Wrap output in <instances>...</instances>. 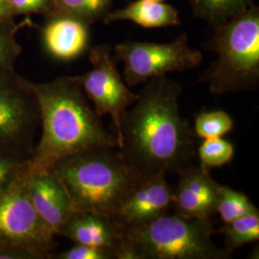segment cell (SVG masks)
<instances>
[{
  "label": "cell",
  "instance_id": "obj_1",
  "mask_svg": "<svg viewBox=\"0 0 259 259\" xmlns=\"http://www.w3.org/2000/svg\"><path fill=\"white\" fill-rule=\"evenodd\" d=\"M182 92L167 76L151 79L122 115L118 150L139 179L180 173L192 164L196 136L180 111Z\"/></svg>",
  "mask_w": 259,
  "mask_h": 259
},
{
  "label": "cell",
  "instance_id": "obj_2",
  "mask_svg": "<svg viewBox=\"0 0 259 259\" xmlns=\"http://www.w3.org/2000/svg\"><path fill=\"white\" fill-rule=\"evenodd\" d=\"M29 83L41 125V137L29 160L32 168L49 170L59 160L83 151L118 148L116 137L104 128L77 76Z\"/></svg>",
  "mask_w": 259,
  "mask_h": 259
},
{
  "label": "cell",
  "instance_id": "obj_3",
  "mask_svg": "<svg viewBox=\"0 0 259 259\" xmlns=\"http://www.w3.org/2000/svg\"><path fill=\"white\" fill-rule=\"evenodd\" d=\"M115 149L83 151L59 160L50 169L64 185L74 212L115 217L139 180Z\"/></svg>",
  "mask_w": 259,
  "mask_h": 259
},
{
  "label": "cell",
  "instance_id": "obj_4",
  "mask_svg": "<svg viewBox=\"0 0 259 259\" xmlns=\"http://www.w3.org/2000/svg\"><path fill=\"white\" fill-rule=\"evenodd\" d=\"M214 28L205 49L217 54L201 77L214 95L254 91L259 85V8L249 9Z\"/></svg>",
  "mask_w": 259,
  "mask_h": 259
},
{
  "label": "cell",
  "instance_id": "obj_5",
  "mask_svg": "<svg viewBox=\"0 0 259 259\" xmlns=\"http://www.w3.org/2000/svg\"><path fill=\"white\" fill-rule=\"evenodd\" d=\"M208 219L164 213L124 229L120 259H228L226 249L212 241Z\"/></svg>",
  "mask_w": 259,
  "mask_h": 259
},
{
  "label": "cell",
  "instance_id": "obj_6",
  "mask_svg": "<svg viewBox=\"0 0 259 259\" xmlns=\"http://www.w3.org/2000/svg\"><path fill=\"white\" fill-rule=\"evenodd\" d=\"M30 160V159H29ZM30 164L0 191V245H13L50 258L55 234L38 216L29 195Z\"/></svg>",
  "mask_w": 259,
  "mask_h": 259
},
{
  "label": "cell",
  "instance_id": "obj_7",
  "mask_svg": "<svg viewBox=\"0 0 259 259\" xmlns=\"http://www.w3.org/2000/svg\"><path fill=\"white\" fill-rule=\"evenodd\" d=\"M112 50L116 62L123 64L125 83L129 88L172 72L193 69L204 59L201 51L190 47L186 34L164 44L127 40Z\"/></svg>",
  "mask_w": 259,
  "mask_h": 259
},
{
  "label": "cell",
  "instance_id": "obj_8",
  "mask_svg": "<svg viewBox=\"0 0 259 259\" xmlns=\"http://www.w3.org/2000/svg\"><path fill=\"white\" fill-rule=\"evenodd\" d=\"M38 125L37 99L29 81L15 69L0 70V151L30 158Z\"/></svg>",
  "mask_w": 259,
  "mask_h": 259
},
{
  "label": "cell",
  "instance_id": "obj_9",
  "mask_svg": "<svg viewBox=\"0 0 259 259\" xmlns=\"http://www.w3.org/2000/svg\"><path fill=\"white\" fill-rule=\"evenodd\" d=\"M110 45L93 47L90 52L93 68L77 76L88 99L93 102L94 111L102 118L110 115L116 131V139L120 142L121 118L123 113L138 99L139 94L130 91L117 67Z\"/></svg>",
  "mask_w": 259,
  "mask_h": 259
},
{
  "label": "cell",
  "instance_id": "obj_10",
  "mask_svg": "<svg viewBox=\"0 0 259 259\" xmlns=\"http://www.w3.org/2000/svg\"><path fill=\"white\" fill-rule=\"evenodd\" d=\"M173 205V187L165 175L140 178L120 204L114 219L125 228L149 222Z\"/></svg>",
  "mask_w": 259,
  "mask_h": 259
},
{
  "label": "cell",
  "instance_id": "obj_11",
  "mask_svg": "<svg viewBox=\"0 0 259 259\" xmlns=\"http://www.w3.org/2000/svg\"><path fill=\"white\" fill-rule=\"evenodd\" d=\"M178 174L180 179L173 188L172 208L185 217L208 219L215 213L220 186L213 180L209 169L191 164Z\"/></svg>",
  "mask_w": 259,
  "mask_h": 259
},
{
  "label": "cell",
  "instance_id": "obj_12",
  "mask_svg": "<svg viewBox=\"0 0 259 259\" xmlns=\"http://www.w3.org/2000/svg\"><path fill=\"white\" fill-rule=\"evenodd\" d=\"M29 195L40 219L55 235L59 234L74 212L64 185L50 169L30 165Z\"/></svg>",
  "mask_w": 259,
  "mask_h": 259
},
{
  "label": "cell",
  "instance_id": "obj_13",
  "mask_svg": "<svg viewBox=\"0 0 259 259\" xmlns=\"http://www.w3.org/2000/svg\"><path fill=\"white\" fill-rule=\"evenodd\" d=\"M124 228L114 218L92 212H73L58 235L75 244L108 250L121 258Z\"/></svg>",
  "mask_w": 259,
  "mask_h": 259
},
{
  "label": "cell",
  "instance_id": "obj_14",
  "mask_svg": "<svg viewBox=\"0 0 259 259\" xmlns=\"http://www.w3.org/2000/svg\"><path fill=\"white\" fill-rule=\"evenodd\" d=\"M42 29L47 53L59 61H71L82 55L90 42L89 25L79 19L54 16Z\"/></svg>",
  "mask_w": 259,
  "mask_h": 259
},
{
  "label": "cell",
  "instance_id": "obj_15",
  "mask_svg": "<svg viewBox=\"0 0 259 259\" xmlns=\"http://www.w3.org/2000/svg\"><path fill=\"white\" fill-rule=\"evenodd\" d=\"M103 21L105 24L131 21L144 28L170 27L181 24L180 13L174 6L151 0L133 1L120 9L110 11Z\"/></svg>",
  "mask_w": 259,
  "mask_h": 259
},
{
  "label": "cell",
  "instance_id": "obj_16",
  "mask_svg": "<svg viewBox=\"0 0 259 259\" xmlns=\"http://www.w3.org/2000/svg\"><path fill=\"white\" fill-rule=\"evenodd\" d=\"M195 17L215 27L236 17L253 4L251 0H189Z\"/></svg>",
  "mask_w": 259,
  "mask_h": 259
},
{
  "label": "cell",
  "instance_id": "obj_17",
  "mask_svg": "<svg viewBox=\"0 0 259 259\" xmlns=\"http://www.w3.org/2000/svg\"><path fill=\"white\" fill-rule=\"evenodd\" d=\"M113 0H53L54 16H66L91 25L111 11ZM53 16V17H54Z\"/></svg>",
  "mask_w": 259,
  "mask_h": 259
},
{
  "label": "cell",
  "instance_id": "obj_18",
  "mask_svg": "<svg viewBox=\"0 0 259 259\" xmlns=\"http://www.w3.org/2000/svg\"><path fill=\"white\" fill-rule=\"evenodd\" d=\"M220 232L225 236V249L231 254L246 244L258 241L259 211L225 223Z\"/></svg>",
  "mask_w": 259,
  "mask_h": 259
},
{
  "label": "cell",
  "instance_id": "obj_19",
  "mask_svg": "<svg viewBox=\"0 0 259 259\" xmlns=\"http://www.w3.org/2000/svg\"><path fill=\"white\" fill-rule=\"evenodd\" d=\"M254 212H258V209L247 195L220 185L215 213L219 214L224 224Z\"/></svg>",
  "mask_w": 259,
  "mask_h": 259
},
{
  "label": "cell",
  "instance_id": "obj_20",
  "mask_svg": "<svg viewBox=\"0 0 259 259\" xmlns=\"http://www.w3.org/2000/svg\"><path fill=\"white\" fill-rule=\"evenodd\" d=\"M234 128L232 116L224 111H201L195 118V136L199 139L223 138Z\"/></svg>",
  "mask_w": 259,
  "mask_h": 259
},
{
  "label": "cell",
  "instance_id": "obj_21",
  "mask_svg": "<svg viewBox=\"0 0 259 259\" xmlns=\"http://www.w3.org/2000/svg\"><path fill=\"white\" fill-rule=\"evenodd\" d=\"M234 153L235 149L232 142L223 138L204 139L197 149L201 165L207 169L222 167L230 163L234 157Z\"/></svg>",
  "mask_w": 259,
  "mask_h": 259
},
{
  "label": "cell",
  "instance_id": "obj_22",
  "mask_svg": "<svg viewBox=\"0 0 259 259\" xmlns=\"http://www.w3.org/2000/svg\"><path fill=\"white\" fill-rule=\"evenodd\" d=\"M13 23L0 21V70L14 69L22 50L16 37L17 27Z\"/></svg>",
  "mask_w": 259,
  "mask_h": 259
},
{
  "label": "cell",
  "instance_id": "obj_23",
  "mask_svg": "<svg viewBox=\"0 0 259 259\" xmlns=\"http://www.w3.org/2000/svg\"><path fill=\"white\" fill-rule=\"evenodd\" d=\"M29 157L0 151V191L10 185L27 165Z\"/></svg>",
  "mask_w": 259,
  "mask_h": 259
},
{
  "label": "cell",
  "instance_id": "obj_24",
  "mask_svg": "<svg viewBox=\"0 0 259 259\" xmlns=\"http://www.w3.org/2000/svg\"><path fill=\"white\" fill-rule=\"evenodd\" d=\"M9 2L14 17L25 14H41L49 18L54 16L53 0H9Z\"/></svg>",
  "mask_w": 259,
  "mask_h": 259
},
{
  "label": "cell",
  "instance_id": "obj_25",
  "mask_svg": "<svg viewBox=\"0 0 259 259\" xmlns=\"http://www.w3.org/2000/svg\"><path fill=\"white\" fill-rule=\"evenodd\" d=\"M51 255H55L51 258L57 259H114L113 255L108 250L75 243L68 250Z\"/></svg>",
  "mask_w": 259,
  "mask_h": 259
},
{
  "label": "cell",
  "instance_id": "obj_26",
  "mask_svg": "<svg viewBox=\"0 0 259 259\" xmlns=\"http://www.w3.org/2000/svg\"><path fill=\"white\" fill-rule=\"evenodd\" d=\"M0 259H40L37 253L13 245H0Z\"/></svg>",
  "mask_w": 259,
  "mask_h": 259
},
{
  "label": "cell",
  "instance_id": "obj_27",
  "mask_svg": "<svg viewBox=\"0 0 259 259\" xmlns=\"http://www.w3.org/2000/svg\"><path fill=\"white\" fill-rule=\"evenodd\" d=\"M13 18L9 0H0V21H13Z\"/></svg>",
  "mask_w": 259,
  "mask_h": 259
},
{
  "label": "cell",
  "instance_id": "obj_28",
  "mask_svg": "<svg viewBox=\"0 0 259 259\" xmlns=\"http://www.w3.org/2000/svg\"><path fill=\"white\" fill-rule=\"evenodd\" d=\"M151 1H156V2H164L165 0H151Z\"/></svg>",
  "mask_w": 259,
  "mask_h": 259
}]
</instances>
